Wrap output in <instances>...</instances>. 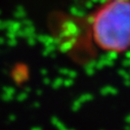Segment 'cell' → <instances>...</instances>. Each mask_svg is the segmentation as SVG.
<instances>
[{"mask_svg": "<svg viewBox=\"0 0 130 130\" xmlns=\"http://www.w3.org/2000/svg\"><path fill=\"white\" fill-rule=\"evenodd\" d=\"M94 43L110 52L130 48V0H107L91 17Z\"/></svg>", "mask_w": 130, "mask_h": 130, "instance_id": "cell-1", "label": "cell"}]
</instances>
